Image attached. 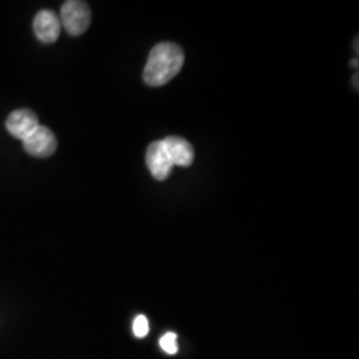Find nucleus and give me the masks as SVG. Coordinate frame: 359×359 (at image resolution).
Returning a JSON list of instances; mask_svg holds the SVG:
<instances>
[{"mask_svg":"<svg viewBox=\"0 0 359 359\" xmlns=\"http://www.w3.org/2000/svg\"><path fill=\"white\" fill-rule=\"evenodd\" d=\"M184 65V52L175 43L157 44L148 56L144 81L151 87H161L176 76Z\"/></svg>","mask_w":359,"mask_h":359,"instance_id":"f257e3e1","label":"nucleus"},{"mask_svg":"<svg viewBox=\"0 0 359 359\" xmlns=\"http://www.w3.org/2000/svg\"><path fill=\"white\" fill-rule=\"evenodd\" d=\"M60 23L65 31L72 35L79 36L84 34L90 25V10L87 3L79 0L65 1L60 10Z\"/></svg>","mask_w":359,"mask_h":359,"instance_id":"f03ea898","label":"nucleus"},{"mask_svg":"<svg viewBox=\"0 0 359 359\" xmlns=\"http://www.w3.org/2000/svg\"><path fill=\"white\" fill-rule=\"evenodd\" d=\"M23 145L28 154L35 157H48L55 154L57 148V140L51 129L43 126H39L26 140H23Z\"/></svg>","mask_w":359,"mask_h":359,"instance_id":"7ed1b4c3","label":"nucleus"},{"mask_svg":"<svg viewBox=\"0 0 359 359\" xmlns=\"http://www.w3.org/2000/svg\"><path fill=\"white\" fill-rule=\"evenodd\" d=\"M39 118L35 112L29 109H18L11 112L6 120V128L19 140H26L27 137L38 128Z\"/></svg>","mask_w":359,"mask_h":359,"instance_id":"20e7f679","label":"nucleus"},{"mask_svg":"<svg viewBox=\"0 0 359 359\" xmlns=\"http://www.w3.org/2000/svg\"><path fill=\"white\" fill-rule=\"evenodd\" d=\"M147 165L154 179L164 181L169 177L173 164L168 156L163 142H154L148 147Z\"/></svg>","mask_w":359,"mask_h":359,"instance_id":"39448f33","label":"nucleus"},{"mask_svg":"<svg viewBox=\"0 0 359 359\" xmlns=\"http://www.w3.org/2000/svg\"><path fill=\"white\" fill-rule=\"evenodd\" d=\"M34 31L36 38L43 43H53L60 36L62 23L51 10H41L34 19Z\"/></svg>","mask_w":359,"mask_h":359,"instance_id":"423d86ee","label":"nucleus"},{"mask_svg":"<svg viewBox=\"0 0 359 359\" xmlns=\"http://www.w3.org/2000/svg\"><path fill=\"white\" fill-rule=\"evenodd\" d=\"M161 142L173 167L177 165V167L188 168L192 165L194 161V149L191 142L177 136H169Z\"/></svg>","mask_w":359,"mask_h":359,"instance_id":"0eeeda50","label":"nucleus"},{"mask_svg":"<svg viewBox=\"0 0 359 359\" xmlns=\"http://www.w3.org/2000/svg\"><path fill=\"white\" fill-rule=\"evenodd\" d=\"M176 339H177V335L175 333H167L165 335L161 337L160 339V346L161 348L167 353V354H176L179 347L176 344Z\"/></svg>","mask_w":359,"mask_h":359,"instance_id":"6e6552de","label":"nucleus"},{"mask_svg":"<svg viewBox=\"0 0 359 359\" xmlns=\"http://www.w3.org/2000/svg\"><path fill=\"white\" fill-rule=\"evenodd\" d=\"M149 332V322L145 316H137L133 321V333L137 338H144Z\"/></svg>","mask_w":359,"mask_h":359,"instance_id":"1a4fd4ad","label":"nucleus"},{"mask_svg":"<svg viewBox=\"0 0 359 359\" xmlns=\"http://www.w3.org/2000/svg\"><path fill=\"white\" fill-rule=\"evenodd\" d=\"M353 84L355 86V90H358V74H355V76L353 77Z\"/></svg>","mask_w":359,"mask_h":359,"instance_id":"9d476101","label":"nucleus"},{"mask_svg":"<svg viewBox=\"0 0 359 359\" xmlns=\"http://www.w3.org/2000/svg\"><path fill=\"white\" fill-rule=\"evenodd\" d=\"M351 65L355 67V68H358V60H357V59H355V60H351Z\"/></svg>","mask_w":359,"mask_h":359,"instance_id":"9b49d317","label":"nucleus"}]
</instances>
